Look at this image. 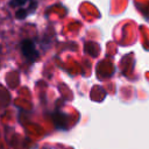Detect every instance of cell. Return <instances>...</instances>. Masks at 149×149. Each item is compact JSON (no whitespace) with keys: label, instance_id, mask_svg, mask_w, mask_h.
<instances>
[{"label":"cell","instance_id":"3","mask_svg":"<svg viewBox=\"0 0 149 149\" xmlns=\"http://www.w3.org/2000/svg\"><path fill=\"white\" fill-rule=\"evenodd\" d=\"M31 1H34V0H10L9 1V6L10 7H23V5H26L27 2H31Z\"/></svg>","mask_w":149,"mask_h":149},{"label":"cell","instance_id":"2","mask_svg":"<svg viewBox=\"0 0 149 149\" xmlns=\"http://www.w3.org/2000/svg\"><path fill=\"white\" fill-rule=\"evenodd\" d=\"M36 8H37V1L34 0V1H31L30 3H28V7H26V8H24V7H20V8L16 10V13H15V17L19 19V20H23V19H26L29 14L34 13Z\"/></svg>","mask_w":149,"mask_h":149},{"label":"cell","instance_id":"1","mask_svg":"<svg viewBox=\"0 0 149 149\" xmlns=\"http://www.w3.org/2000/svg\"><path fill=\"white\" fill-rule=\"evenodd\" d=\"M20 48H21L22 55L29 63H34L38 58V51L35 47V43L30 38L22 40L20 43Z\"/></svg>","mask_w":149,"mask_h":149}]
</instances>
